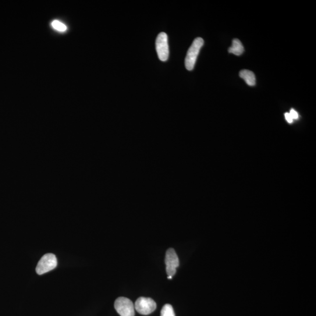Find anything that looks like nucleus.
Listing matches in <instances>:
<instances>
[{"mask_svg":"<svg viewBox=\"0 0 316 316\" xmlns=\"http://www.w3.org/2000/svg\"><path fill=\"white\" fill-rule=\"evenodd\" d=\"M134 307L140 314L148 315L155 310L157 304L151 298L141 297L136 301Z\"/></svg>","mask_w":316,"mask_h":316,"instance_id":"39448f33","label":"nucleus"},{"mask_svg":"<svg viewBox=\"0 0 316 316\" xmlns=\"http://www.w3.org/2000/svg\"><path fill=\"white\" fill-rule=\"evenodd\" d=\"M57 265L58 261L54 254L51 253L45 254L38 262L36 272L38 275H43L54 269Z\"/></svg>","mask_w":316,"mask_h":316,"instance_id":"f03ea898","label":"nucleus"},{"mask_svg":"<svg viewBox=\"0 0 316 316\" xmlns=\"http://www.w3.org/2000/svg\"><path fill=\"white\" fill-rule=\"evenodd\" d=\"M289 114L290 116L292 117L293 120H297L298 118H299V115H298L297 113L295 111V110H294L293 109L290 110Z\"/></svg>","mask_w":316,"mask_h":316,"instance_id":"9b49d317","label":"nucleus"},{"mask_svg":"<svg viewBox=\"0 0 316 316\" xmlns=\"http://www.w3.org/2000/svg\"><path fill=\"white\" fill-rule=\"evenodd\" d=\"M155 46L159 59L166 62L169 54L168 35L165 33H160L156 39Z\"/></svg>","mask_w":316,"mask_h":316,"instance_id":"7ed1b4c3","label":"nucleus"},{"mask_svg":"<svg viewBox=\"0 0 316 316\" xmlns=\"http://www.w3.org/2000/svg\"><path fill=\"white\" fill-rule=\"evenodd\" d=\"M244 51V48L241 41L238 39H234L232 47L229 49V52L237 56H240L243 54Z\"/></svg>","mask_w":316,"mask_h":316,"instance_id":"6e6552de","label":"nucleus"},{"mask_svg":"<svg viewBox=\"0 0 316 316\" xmlns=\"http://www.w3.org/2000/svg\"><path fill=\"white\" fill-rule=\"evenodd\" d=\"M165 264L167 275L173 277V276L175 275L176 268L179 265L178 257H177L176 252L173 248H169L166 251Z\"/></svg>","mask_w":316,"mask_h":316,"instance_id":"423d86ee","label":"nucleus"},{"mask_svg":"<svg viewBox=\"0 0 316 316\" xmlns=\"http://www.w3.org/2000/svg\"><path fill=\"white\" fill-rule=\"evenodd\" d=\"M204 45V41L201 38L195 39L187 52L185 59V67L187 70L191 71L194 69L198 53Z\"/></svg>","mask_w":316,"mask_h":316,"instance_id":"f257e3e1","label":"nucleus"},{"mask_svg":"<svg viewBox=\"0 0 316 316\" xmlns=\"http://www.w3.org/2000/svg\"><path fill=\"white\" fill-rule=\"evenodd\" d=\"M173 277L171 276H168V279H172Z\"/></svg>","mask_w":316,"mask_h":316,"instance_id":"ddd939ff","label":"nucleus"},{"mask_svg":"<svg viewBox=\"0 0 316 316\" xmlns=\"http://www.w3.org/2000/svg\"><path fill=\"white\" fill-rule=\"evenodd\" d=\"M240 76L250 86H254L256 84V78L254 73L248 70H243L240 72Z\"/></svg>","mask_w":316,"mask_h":316,"instance_id":"0eeeda50","label":"nucleus"},{"mask_svg":"<svg viewBox=\"0 0 316 316\" xmlns=\"http://www.w3.org/2000/svg\"><path fill=\"white\" fill-rule=\"evenodd\" d=\"M285 117L287 122H288L289 123H292L293 122V120L292 118V117L290 116L289 113H285Z\"/></svg>","mask_w":316,"mask_h":316,"instance_id":"f8f14e48","label":"nucleus"},{"mask_svg":"<svg viewBox=\"0 0 316 316\" xmlns=\"http://www.w3.org/2000/svg\"><path fill=\"white\" fill-rule=\"evenodd\" d=\"M115 309L120 316H134L135 307L133 301L128 298L120 297L115 303Z\"/></svg>","mask_w":316,"mask_h":316,"instance_id":"20e7f679","label":"nucleus"},{"mask_svg":"<svg viewBox=\"0 0 316 316\" xmlns=\"http://www.w3.org/2000/svg\"><path fill=\"white\" fill-rule=\"evenodd\" d=\"M51 26L53 29L60 32V33H64L67 30L66 25L58 20L53 21L51 23Z\"/></svg>","mask_w":316,"mask_h":316,"instance_id":"1a4fd4ad","label":"nucleus"},{"mask_svg":"<svg viewBox=\"0 0 316 316\" xmlns=\"http://www.w3.org/2000/svg\"><path fill=\"white\" fill-rule=\"evenodd\" d=\"M161 316H175L173 307L169 304L163 306L161 312Z\"/></svg>","mask_w":316,"mask_h":316,"instance_id":"9d476101","label":"nucleus"}]
</instances>
